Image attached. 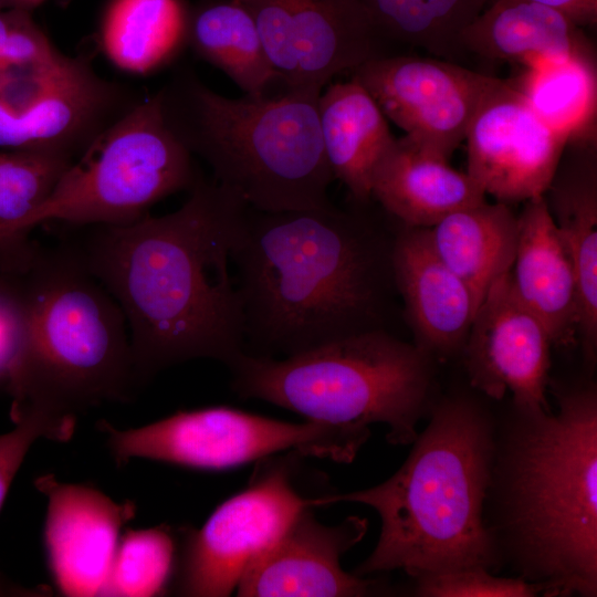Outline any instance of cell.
<instances>
[{"label": "cell", "mask_w": 597, "mask_h": 597, "mask_svg": "<svg viewBox=\"0 0 597 597\" xmlns=\"http://www.w3.org/2000/svg\"><path fill=\"white\" fill-rule=\"evenodd\" d=\"M176 211L126 224L75 227L65 242L124 313L143 387L197 358L229 365L243 353L231 252L248 205L198 176Z\"/></svg>", "instance_id": "1"}, {"label": "cell", "mask_w": 597, "mask_h": 597, "mask_svg": "<svg viewBox=\"0 0 597 597\" xmlns=\"http://www.w3.org/2000/svg\"><path fill=\"white\" fill-rule=\"evenodd\" d=\"M365 205L277 212L248 207L231 252L244 353L287 357L386 329L395 237L385 235Z\"/></svg>", "instance_id": "2"}, {"label": "cell", "mask_w": 597, "mask_h": 597, "mask_svg": "<svg viewBox=\"0 0 597 597\" xmlns=\"http://www.w3.org/2000/svg\"><path fill=\"white\" fill-rule=\"evenodd\" d=\"M0 274L22 312L4 377L12 421L42 419L67 441L85 410L135 397L142 386L124 313L65 241L44 248L25 239L0 249Z\"/></svg>", "instance_id": "3"}, {"label": "cell", "mask_w": 597, "mask_h": 597, "mask_svg": "<svg viewBox=\"0 0 597 597\" xmlns=\"http://www.w3.org/2000/svg\"><path fill=\"white\" fill-rule=\"evenodd\" d=\"M405 463L385 482L345 494L312 498L315 506L355 502L381 521L373 553L355 574L402 569L419 578L498 563L483 506L494 465L492 427L468 397L443 399L417 436Z\"/></svg>", "instance_id": "4"}, {"label": "cell", "mask_w": 597, "mask_h": 597, "mask_svg": "<svg viewBox=\"0 0 597 597\" xmlns=\"http://www.w3.org/2000/svg\"><path fill=\"white\" fill-rule=\"evenodd\" d=\"M558 412L522 413L502 478L504 526L546 596L597 593V395L556 389Z\"/></svg>", "instance_id": "5"}, {"label": "cell", "mask_w": 597, "mask_h": 597, "mask_svg": "<svg viewBox=\"0 0 597 597\" xmlns=\"http://www.w3.org/2000/svg\"><path fill=\"white\" fill-rule=\"evenodd\" d=\"M322 92L226 97L190 70H178L158 91L164 119L214 180L249 207L290 211L328 206L334 180L320 130Z\"/></svg>", "instance_id": "6"}, {"label": "cell", "mask_w": 597, "mask_h": 597, "mask_svg": "<svg viewBox=\"0 0 597 597\" xmlns=\"http://www.w3.org/2000/svg\"><path fill=\"white\" fill-rule=\"evenodd\" d=\"M227 367L232 389L306 420L369 430L387 440L417 438L431 385L430 356L387 329H369L276 359L239 354Z\"/></svg>", "instance_id": "7"}, {"label": "cell", "mask_w": 597, "mask_h": 597, "mask_svg": "<svg viewBox=\"0 0 597 597\" xmlns=\"http://www.w3.org/2000/svg\"><path fill=\"white\" fill-rule=\"evenodd\" d=\"M167 126L158 92L101 132L63 172L23 234L49 221L73 227L126 224L159 200L189 190L199 174Z\"/></svg>", "instance_id": "8"}, {"label": "cell", "mask_w": 597, "mask_h": 597, "mask_svg": "<svg viewBox=\"0 0 597 597\" xmlns=\"http://www.w3.org/2000/svg\"><path fill=\"white\" fill-rule=\"evenodd\" d=\"M118 467L146 459L220 471L291 451L348 463L369 430L310 421L287 422L227 406L180 410L138 428L97 423Z\"/></svg>", "instance_id": "9"}, {"label": "cell", "mask_w": 597, "mask_h": 597, "mask_svg": "<svg viewBox=\"0 0 597 597\" xmlns=\"http://www.w3.org/2000/svg\"><path fill=\"white\" fill-rule=\"evenodd\" d=\"M314 506L296 491L291 465L273 462L241 492L223 501L200 528H179L178 558L169 593L226 597L248 568Z\"/></svg>", "instance_id": "10"}, {"label": "cell", "mask_w": 597, "mask_h": 597, "mask_svg": "<svg viewBox=\"0 0 597 597\" xmlns=\"http://www.w3.org/2000/svg\"><path fill=\"white\" fill-rule=\"evenodd\" d=\"M387 119L421 149L449 160L500 78L438 57L387 54L349 72Z\"/></svg>", "instance_id": "11"}, {"label": "cell", "mask_w": 597, "mask_h": 597, "mask_svg": "<svg viewBox=\"0 0 597 597\" xmlns=\"http://www.w3.org/2000/svg\"><path fill=\"white\" fill-rule=\"evenodd\" d=\"M464 142L467 174L507 205L543 196L566 145L504 80L482 101Z\"/></svg>", "instance_id": "12"}, {"label": "cell", "mask_w": 597, "mask_h": 597, "mask_svg": "<svg viewBox=\"0 0 597 597\" xmlns=\"http://www.w3.org/2000/svg\"><path fill=\"white\" fill-rule=\"evenodd\" d=\"M552 341L516 296L511 271L480 303L463 345L471 385L493 399L510 391L521 413L551 411L545 398Z\"/></svg>", "instance_id": "13"}, {"label": "cell", "mask_w": 597, "mask_h": 597, "mask_svg": "<svg viewBox=\"0 0 597 597\" xmlns=\"http://www.w3.org/2000/svg\"><path fill=\"white\" fill-rule=\"evenodd\" d=\"M34 485L46 498L43 538L56 589L64 596H104L121 531L136 504L53 474L36 478Z\"/></svg>", "instance_id": "14"}, {"label": "cell", "mask_w": 597, "mask_h": 597, "mask_svg": "<svg viewBox=\"0 0 597 597\" xmlns=\"http://www.w3.org/2000/svg\"><path fill=\"white\" fill-rule=\"evenodd\" d=\"M305 507L280 540L244 573L242 597H355L374 591L376 582L345 572L341 557L358 544L368 523L348 516L336 525L318 522Z\"/></svg>", "instance_id": "15"}, {"label": "cell", "mask_w": 597, "mask_h": 597, "mask_svg": "<svg viewBox=\"0 0 597 597\" xmlns=\"http://www.w3.org/2000/svg\"><path fill=\"white\" fill-rule=\"evenodd\" d=\"M121 93L100 78L83 59L33 104L14 111L0 101V148L46 150L73 158L115 122Z\"/></svg>", "instance_id": "16"}, {"label": "cell", "mask_w": 597, "mask_h": 597, "mask_svg": "<svg viewBox=\"0 0 597 597\" xmlns=\"http://www.w3.org/2000/svg\"><path fill=\"white\" fill-rule=\"evenodd\" d=\"M391 268L416 346L439 357L463 348L480 304L463 280L437 255L427 228L402 226L394 238Z\"/></svg>", "instance_id": "17"}, {"label": "cell", "mask_w": 597, "mask_h": 597, "mask_svg": "<svg viewBox=\"0 0 597 597\" xmlns=\"http://www.w3.org/2000/svg\"><path fill=\"white\" fill-rule=\"evenodd\" d=\"M570 255L577 282L578 329L584 356L597 347V160L596 138L566 143L543 193Z\"/></svg>", "instance_id": "18"}, {"label": "cell", "mask_w": 597, "mask_h": 597, "mask_svg": "<svg viewBox=\"0 0 597 597\" xmlns=\"http://www.w3.org/2000/svg\"><path fill=\"white\" fill-rule=\"evenodd\" d=\"M511 269L519 300L544 325L552 344L576 341L578 294L574 265L543 196L525 201Z\"/></svg>", "instance_id": "19"}, {"label": "cell", "mask_w": 597, "mask_h": 597, "mask_svg": "<svg viewBox=\"0 0 597 597\" xmlns=\"http://www.w3.org/2000/svg\"><path fill=\"white\" fill-rule=\"evenodd\" d=\"M407 136L396 138L375 169L371 198L404 227L430 228L448 214L485 201L467 174Z\"/></svg>", "instance_id": "20"}, {"label": "cell", "mask_w": 597, "mask_h": 597, "mask_svg": "<svg viewBox=\"0 0 597 597\" xmlns=\"http://www.w3.org/2000/svg\"><path fill=\"white\" fill-rule=\"evenodd\" d=\"M584 28L528 0H490L461 35L464 53L527 66L536 61L595 56Z\"/></svg>", "instance_id": "21"}, {"label": "cell", "mask_w": 597, "mask_h": 597, "mask_svg": "<svg viewBox=\"0 0 597 597\" xmlns=\"http://www.w3.org/2000/svg\"><path fill=\"white\" fill-rule=\"evenodd\" d=\"M324 153L352 201L369 203L376 167L394 145L386 116L355 80L327 85L317 102Z\"/></svg>", "instance_id": "22"}, {"label": "cell", "mask_w": 597, "mask_h": 597, "mask_svg": "<svg viewBox=\"0 0 597 597\" xmlns=\"http://www.w3.org/2000/svg\"><path fill=\"white\" fill-rule=\"evenodd\" d=\"M298 59V87L322 92L343 72L387 54L357 0H286Z\"/></svg>", "instance_id": "23"}, {"label": "cell", "mask_w": 597, "mask_h": 597, "mask_svg": "<svg viewBox=\"0 0 597 597\" xmlns=\"http://www.w3.org/2000/svg\"><path fill=\"white\" fill-rule=\"evenodd\" d=\"M427 233L437 255L480 304L491 285L513 266L519 221L507 203L483 201L448 214L427 228Z\"/></svg>", "instance_id": "24"}, {"label": "cell", "mask_w": 597, "mask_h": 597, "mask_svg": "<svg viewBox=\"0 0 597 597\" xmlns=\"http://www.w3.org/2000/svg\"><path fill=\"white\" fill-rule=\"evenodd\" d=\"M506 81L566 143L596 137L595 56L540 60Z\"/></svg>", "instance_id": "25"}, {"label": "cell", "mask_w": 597, "mask_h": 597, "mask_svg": "<svg viewBox=\"0 0 597 597\" xmlns=\"http://www.w3.org/2000/svg\"><path fill=\"white\" fill-rule=\"evenodd\" d=\"M186 33L193 51L221 70L244 94L264 95L277 82L250 11L235 0L202 8Z\"/></svg>", "instance_id": "26"}, {"label": "cell", "mask_w": 597, "mask_h": 597, "mask_svg": "<svg viewBox=\"0 0 597 597\" xmlns=\"http://www.w3.org/2000/svg\"><path fill=\"white\" fill-rule=\"evenodd\" d=\"M187 31L178 0H113L102 25V45L108 59L133 73L161 65Z\"/></svg>", "instance_id": "27"}, {"label": "cell", "mask_w": 597, "mask_h": 597, "mask_svg": "<svg viewBox=\"0 0 597 597\" xmlns=\"http://www.w3.org/2000/svg\"><path fill=\"white\" fill-rule=\"evenodd\" d=\"M389 45L422 49L452 61L464 53L461 35L490 0H357Z\"/></svg>", "instance_id": "28"}, {"label": "cell", "mask_w": 597, "mask_h": 597, "mask_svg": "<svg viewBox=\"0 0 597 597\" xmlns=\"http://www.w3.org/2000/svg\"><path fill=\"white\" fill-rule=\"evenodd\" d=\"M179 530L161 524L128 528L121 536L104 596L150 597L169 593Z\"/></svg>", "instance_id": "29"}, {"label": "cell", "mask_w": 597, "mask_h": 597, "mask_svg": "<svg viewBox=\"0 0 597 597\" xmlns=\"http://www.w3.org/2000/svg\"><path fill=\"white\" fill-rule=\"evenodd\" d=\"M72 161L70 156L46 150L0 151V243L27 238L24 223Z\"/></svg>", "instance_id": "30"}, {"label": "cell", "mask_w": 597, "mask_h": 597, "mask_svg": "<svg viewBox=\"0 0 597 597\" xmlns=\"http://www.w3.org/2000/svg\"><path fill=\"white\" fill-rule=\"evenodd\" d=\"M251 13L266 59L284 88L298 87V59L286 0H249Z\"/></svg>", "instance_id": "31"}, {"label": "cell", "mask_w": 597, "mask_h": 597, "mask_svg": "<svg viewBox=\"0 0 597 597\" xmlns=\"http://www.w3.org/2000/svg\"><path fill=\"white\" fill-rule=\"evenodd\" d=\"M418 596L431 597H531L546 589L542 584L519 578L496 577L483 567L426 575L417 578Z\"/></svg>", "instance_id": "32"}, {"label": "cell", "mask_w": 597, "mask_h": 597, "mask_svg": "<svg viewBox=\"0 0 597 597\" xmlns=\"http://www.w3.org/2000/svg\"><path fill=\"white\" fill-rule=\"evenodd\" d=\"M13 422L12 430L0 434V509L31 446L40 438L62 442L56 429L42 419L23 417Z\"/></svg>", "instance_id": "33"}, {"label": "cell", "mask_w": 597, "mask_h": 597, "mask_svg": "<svg viewBox=\"0 0 597 597\" xmlns=\"http://www.w3.org/2000/svg\"><path fill=\"white\" fill-rule=\"evenodd\" d=\"M22 312L18 297L0 274V377H6L19 348Z\"/></svg>", "instance_id": "34"}, {"label": "cell", "mask_w": 597, "mask_h": 597, "mask_svg": "<svg viewBox=\"0 0 597 597\" xmlns=\"http://www.w3.org/2000/svg\"><path fill=\"white\" fill-rule=\"evenodd\" d=\"M554 8L582 28H593L597 23V0H528Z\"/></svg>", "instance_id": "35"}, {"label": "cell", "mask_w": 597, "mask_h": 597, "mask_svg": "<svg viewBox=\"0 0 597 597\" xmlns=\"http://www.w3.org/2000/svg\"><path fill=\"white\" fill-rule=\"evenodd\" d=\"M14 8V7H13ZM11 21V8L0 10V69L2 53L8 38Z\"/></svg>", "instance_id": "36"}, {"label": "cell", "mask_w": 597, "mask_h": 597, "mask_svg": "<svg viewBox=\"0 0 597 597\" xmlns=\"http://www.w3.org/2000/svg\"><path fill=\"white\" fill-rule=\"evenodd\" d=\"M14 1L19 7L27 9L29 7H32L42 2L43 0H14Z\"/></svg>", "instance_id": "37"}, {"label": "cell", "mask_w": 597, "mask_h": 597, "mask_svg": "<svg viewBox=\"0 0 597 597\" xmlns=\"http://www.w3.org/2000/svg\"><path fill=\"white\" fill-rule=\"evenodd\" d=\"M13 7H19L14 0H0V10Z\"/></svg>", "instance_id": "38"}, {"label": "cell", "mask_w": 597, "mask_h": 597, "mask_svg": "<svg viewBox=\"0 0 597 597\" xmlns=\"http://www.w3.org/2000/svg\"><path fill=\"white\" fill-rule=\"evenodd\" d=\"M235 1L241 3V4H245L249 0H235Z\"/></svg>", "instance_id": "39"}]
</instances>
